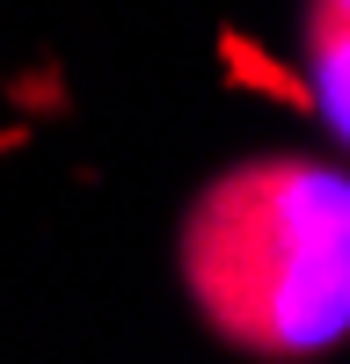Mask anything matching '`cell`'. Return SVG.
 Wrapping results in <instances>:
<instances>
[{
	"instance_id": "obj_2",
	"label": "cell",
	"mask_w": 350,
	"mask_h": 364,
	"mask_svg": "<svg viewBox=\"0 0 350 364\" xmlns=\"http://www.w3.org/2000/svg\"><path fill=\"white\" fill-rule=\"evenodd\" d=\"M314 102L329 109V124L350 139V15L314 0Z\"/></svg>"
},
{
	"instance_id": "obj_4",
	"label": "cell",
	"mask_w": 350,
	"mask_h": 364,
	"mask_svg": "<svg viewBox=\"0 0 350 364\" xmlns=\"http://www.w3.org/2000/svg\"><path fill=\"white\" fill-rule=\"evenodd\" d=\"M15 146H22V132H0V154H15Z\"/></svg>"
},
{
	"instance_id": "obj_1",
	"label": "cell",
	"mask_w": 350,
	"mask_h": 364,
	"mask_svg": "<svg viewBox=\"0 0 350 364\" xmlns=\"http://www.w3.org/2000/svg\"><path fill=\"white\" fill-rule=\"evenodd\" d=\"M183 277L204 321L255 357H307L350 336V175L255 161L219 175L183 226Z\"/></svg>"
},
{
	"instance_id": "obj_5",
	"label": "cell",
	"mask_w": 350,
	"mask_h": 364,
	"mask_svg": "<svg viewBox=\"0 0 350 364\" xmlns=\"http://www.w3.org/2000/svg\"><path fill=\"white\" fill-rule=\"evenodd\" d=\"M329 8H343V15H350V0H329Z\"/></svg>"
},
{
	"instance_id": "obj_3",
	"label": "cell",
	"mask_w": 350,
	"mask_h": 364,
	"mask_svg": "<svg viewBox=\"0 0 350 364\" xmlns=\"http://www.w3.org/2000/svg\"><path fill=\"white\" fill-rule=\"evenodd\" d=\"M219 58H226V80L233 87H262V95H277V102H314V80L307 73H292V66H277L270 51H262L255 37H241V29H219Z\"/></svg>"
}]
</instances>
